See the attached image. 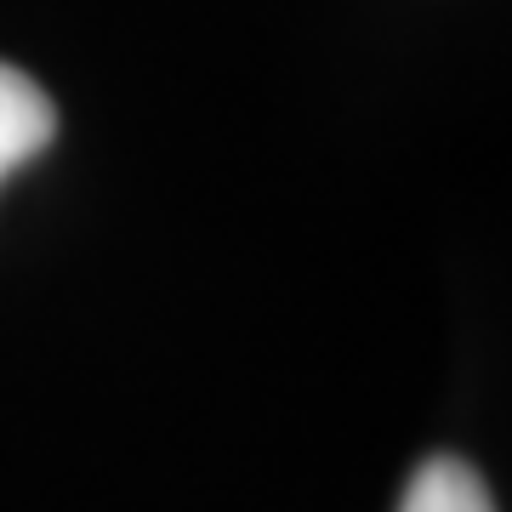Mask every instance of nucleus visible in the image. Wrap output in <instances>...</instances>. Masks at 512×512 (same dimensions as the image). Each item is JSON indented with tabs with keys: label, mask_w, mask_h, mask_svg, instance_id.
<instances>
[{
	"label": "nucleus",
	"mask_w": 512,
	"mask_h": 512,
	"mask_svg": "<svg viewBox=\"0 0 512 512\" xmlns=\"http://www.w3.org/2000/svg\"><path fill=\"white\" fill-rule=\"evenodd\" d=\"M52 131H57L52 97L40 92L29 74L0 63V177H6L12 165L35 160L40 148L52 143Z\"/></svg>",
	"instance_id": "1"
},
{
	"label": "nucleus",
	"mask_w": 512,
	"mask_h": 512,
	"mask_svg": "<svg viewBox=\"0 0 512 512\" xmlns=\"http://www.w3.org/2000/svg\"><path fill=\"white\" fill-rule=\"evenodd\" d=\"M399 512H495L484 478L456 456H433L427 467H416L410 490H404Z\"/></svg>",
	"instance_id": "2"
}]
</instances>
